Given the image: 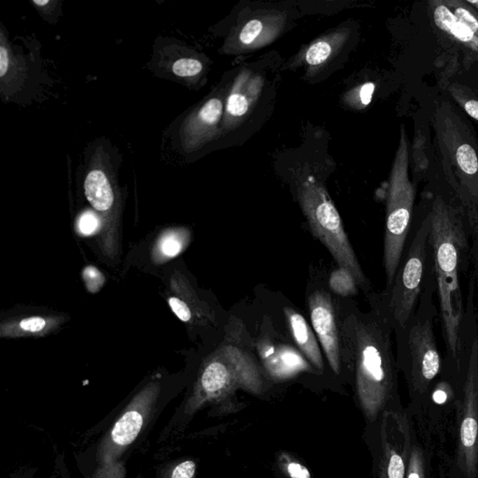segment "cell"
<instances>
[{
	"label": "cell",
	"instance_id": "1f68e13d",
	"mask_svg": "<svg viewBox=\"0 0 478 478\" xmlns=\"http://www.w3.org/2000/svg\"><path fill=\"white\" fill-rule=\"evenodd\" d=\"M449 383L441 382L435 388L433 391L432 399L433 403L436 405L446 404L447 399H449Z\"/></svg>",
	"mask_w": 478,
	"mask_h": 478
},
{
	"label": "cell",
	"instance_id": "484cf974",
	"mask_svg": "<svg viewBox=\"0 0 478 478\" xmlns=\"http://www.w3.org/2000/svg\"><path fill=\"white\" fill-rule=\"evenodd\" d=\"M203 68L204 66L199 60L194 58H182L174 63L172 71L178 77L187 78L197 76L201 73Z\"/></svg>",
	"mask_w": 478,
	"mask_h": 478
},
{
	"label": "cell",
	"instance_id": "4fadbf2b",
	"mask_svg": "<svg viewBox=\"0 0 478 478\" xmlns=\"http://www.w3.org/2000/svg\"><path fill=\"white\" fill-rule=\"evenodd\" d=\"M265 80L249 68L241 69L233 80L224 105L222 133L233 131L240 126L256 106Z\"/></svg>",
	"mask_w": 478,
	"mask_h": 478
},
{
	"label": "cell",
	"instance_id": "277c9868",
	"mask_svg": "<svg viewBox=\"0 0 478 478\" xmlns=\"http://www.w3.org/2000/svg\"><path fill=\"white\" fill-rule=\"evenodd\" d=\"M435 293L437 286L433 266L412 316L405 327L394 331L397 365L414 397L425 396L443 373L444 361L435 335V319L439 317L433 301Z\"/></svg>",
	"mask_w": 478,
	"mask_h": 478
},
{
	"label": "cell",
	"instance_id": "ac0fdd59",
	"mask_svg": "<svg viewBox=\"0 0 478 478\" xmlns=\"http://www.w3.org/2000/svg\"><path fill=\"white\" fill-rule=\"evenodd\" d=\"M60 315H33L5 319L0 324V338H40L54 333L66 321Z\"/></svg>",
	"mask_w": 478,
	"mask_h": 478
},
{
	"label": "cell",
	"instance_id": "30bf717a",
	"mask_svg": "<svg viewBox=\"0 0 478 478\" xmlns=\"http://www.w3.org/2000/svg\"><path fill=\"white\" fill-rule=\"evenodd\" d=\"M308 310L314 332L336 375L343 369L340 338V302L324 289H316L307 297Z\"/></svg>",
	"mask_w": 478,
	"mask_h": 478
},
{
	"label": "cell",
	"instance_id": "3957f363",
	"mask_svg": "<svg viewBox=\"0 0 478 478\" xmlns=\"http://www.w3.org/2000/svg\"><path fill=\"white\" fill-rule=\"evenodd\" d=\"M435 130L447 190L463 205L472 229V270L478 285V144L463 117L451 104L435 110Z\"/></svg>",
	"mask_w": 478,
	"mask_h": 478
},
{
	"label": "cell",
	"instance_id": "9a60e30c",
	"mask_svg": "<svg viewBox=\"0 0 478 478\" xmlns=\"http://www.w3.org/2000/svg\"><path fill=\"white\" fill-rule=\"evenodd\" d=\"M224 105L222 96H213L189 117L182 129L185 149L199 148L218 134L219 127L222 126Z\"/></svg>",
	"mask_w": 478,
	"mask_h": 478
},
{
	"label": "cell",
	"instance_id": "8992f818",
	"mask_svg": "<svg viewBox=\"0 0 478 478\" xmlns=\"http://www.w3.org/2000/svg\"><path fill=\"white\" fill-rule=\"evenodd\" d=\"M410 147L405 129L401 127L400 143L391 168L386 203L383 266L386 287L390 288L401 263L412 228L416 188L408 176Z\"/></svg>",
	"mask_w": 478,
	"mask_h": 478
},
{
	"label": "cell",
	"instance_id": "ba28073f",
	"mask_svg": "<svg viewBox=\"0 0 478 478\" xmlns=\"http://www.w3.org/2000/svg\"><path fill=\"white\" fill-rule=\"evenodd\" d=\"M265 388V375L254 356L236 342L222 344L203 363L197 382L201 400L222 398L243 390L260 394Z\"/></svg>",
	"mask_w": 478,
	"mask_h": 478
},
{
	"label": "cell",
	"instance_id": "8fae6325",
	"mask_svg": "<svg viewBox=\"0 0 478 478\" xmlns=\"http://www.w3.org/2000/svg\"><path fill=\"white\" fill-rule=\"evenodd\" d=\"M398 414L386 411L382 425L379 478H405L411 443L410 429Z\"/></svg>",
	"mask_w": 478,
	"mask_h": 478
},
{
	"label": "cell",
	"instance_id": "7402d4cb",
	"mask_svg": "<svg viewBox=\"0 0 478 478\" xmlns=\"http://www.w3.org/2000/svg\"><path fill=\"white\" fill-rule=\"evenodd\" d=\"M143 424V418L136 410L129 411L114 425L111 437L118 446H127L137 438Z\"/></svg>",
	"mask_w": 478,
	"mask_h": 478
},
{
	"label": "cell",
	"instance_id": "9c48e42d",
	"mask_svg": "<svg viewBox=\"0 0 478 478\" xmlns=\"http://www.w3.org/2000/svg\"><path fill=\"white\" fill-rule=\"evenodd\" d=\"M478 465V321L472 329L463 379V419L458 467L464 478H475Z\"/></svg>",
	"mask_w": 478,
	"mask_h": 478
},
{
	"label": "cell",
	"instance_id": "2e32d148",
	"mask_svg": "<svg viewBox=\"0 0 478 478\" xmlns=\"http://www.w3.org/2000/svg\"><path fill=\"white\" fill-rule=\"evenodd\" d=\"M349 33V29H339L317 38L297 55L293 66H304L313 76L343 49Z\"/></svg>",
	"mask_w": 478,
	"mask_h": 478
},
{
	"label": "cell",
	"instance_id": "d4e9b609",
	"mask_svg": "<svg viewBox=\"0 0 478 478\" xmlns=\"http://www.w3.org/2000/svg\"><path fill=\"white\" fill-rule=\"evenodd\" d=\"M405 478H427L424 454L418 446L411 447Z\"/></svg>",
	"mask_w": 478,
	"mask_h": 478
},
{
	"label": "cell",
	"instance_id": "cb8c5ba5",
	"mask_svg": "<svg viewBox=\"0 0 478 478\" xmlns=\"http://www.w3.org/2000/svg\"><path fill=\"white\" fill-rule=\"evenodd\" d=\"M375 89H376V85L373 82H365L352 89L345 94L343 97L345 104L354 110H363L370 104Z\"/></svg>",
	"mask_w": 478,
	"mask_h": 478
},
{
	"label": "cell",
	"instance_id": "ffe728a7",
	"mask_svg": "<svg viewBox=\"0 0 478 478\" xmlns=\"http://www.w3.org/2000/svg\"><path fill=\"white\" fill-rule=\"evenodd\" d=\"M187 229H169L158 238L152 249V258L155 263H163L178 256L190 242Z\"/></svg>",
	"mask_w": 478,
	"mask_h": 478
},
{
	"label": "cell",
	"instance_id": "836d02e7",
	"mask_svg": "<svg viewBox=\"0 0 478 478\" xmlns=\"http://www.w3.org/2000/svg\"><path fill=\"white\" fill-rule=\"evenodd\" d=\"M464 110L472 118L478 121V101L477 100H469L463 105Z\"/></svg>",
	"mask_w": 478,
	"mask_h": 478
},
{
	"label": "cell",
	"instance_id": "f1b7e54d",
	"mask_svg": "<svg viewBox=\"0 0 478 478\" xmlns=\"http://www.w3.org/2000/svg\"><path fill=\"white\" fill-rule=\"evenodd\" d=\"M80 232L85 236H92L94 233H100L102 227V222L96 215L92 212H85L80 216L79 224H78Z\"/></svg>",
	"mask_w": 478,
	"mask_h": 478
},
{
	"label": "cell",
	"instance_id": "7c38bea8",
	"mask_svg": "<svg viewBox=\"0 0 478 478\" xmlns=\"http://www.w3.org/2000/svg\"><path fill=\"white\" fill-rule=\"evenodd\" d=\"M286 21L287 16L283 13H258L233 30L224 44V52L229 55L247 54L269 45L282 34Z\"/></svg>",
	"mask_w": 478,
	"mask_h": 478
},
{
	"label": "cell",
	"instance_id": "d6a6232c",
	"mask_svg": "<svg viewBox=\"0 0 478 478\" xmlns=\"http://www.w3.org/2000/svg\"><path fill=\"white\" fill-rule=\"evenodd\" d=\"M9 52L6 47L2 44L0 47V77L4 78L6 76L8 71H9Z\"/></svg>",
	"mask_w": 478,
	"mask_h": 478
},
{
	"label": "cell",
	"instance_id": "5b68a950",
	"mask_svg": "<svg viewBox=\"0 0 478 478\" xmlns=\"http://www.w3.org/2000/svg\"><path fill=\"white\" fill-rule=\"evenodd\" d=\"M430 217L426 197L414 215L412 228L404 255L390 288L382 294H371L393 325L401 329L412 316L433 266L430 243Z\"/></svg>",
	"mask_w": 478,
	"mask_h": 478
},
{
	"label": "cell",
	"instance_id": "4dcf8cb0",
	"mask_svg": "<svg viewBox=\"0 0 478 478\" xmlns=\"http://www.w3.org/2000/svg\"><path fill=\"white\" fill-rule=\"evenodd\" d=\"M196 472V463L194 461H184L179 464L172 472V478H193Z\"/></svg>",
	"mask_w": 478,
	"mask_h": 478
},
{
	"label": "cell",
	"instance_id": "4316f807",
	"mask_svg": "<svg viewBox=\"0 0 478 478\" xmlns=\"http://www.w3.org/2000/svg\"><path fill=\"white\" fill-rule=\"evenodd\" d=\"M447 6L453 8V13L458 20L463 23L464 26L468 27L474 34L477 35L478 33V20L477 17L465 7L458 5L456 2H447Z\"/></svg>",
	"mask_w": 478,
	"mask_h": 478
},
{
	"label": "cell",
	"instance_id": "44dd1931",
	"mask_svg": "<svg viewBox=\"0 0 478 478\" xmlns=\"http://www.w3.org/2000/svg\"><path fill=\"white\" fill-rule=\"evenodd\" d=\"M435 23L442 31L453 36L464 43L478 44V38L456 17L452 10L444 3H436L433 10Z\"/></svg>",
	"mask_w": 478,
	"mask_h": 478
},
{
	"label": "cell",
	"instance_id": "6da1fadb",
	"mask_svg": "<svg viewBox=\"0 0 478 478\" xmlns=\"http://www.w3.org/2000/svg\"><path fill=\"white\" fill-rule=\"evenodd\" d=\"M430 243L439 300V319L446 346L444 368L460 377L466 370L477 314L466 312L461 277L472 270V229L463 205L449 190L426 196Z\"/></svg>",
	"mask_w": 478,
	"mask_h": 478
},
{
	"label": "cell",
	"instance_id": "7a4b0ae2",
	"mask_svg": "<svg viewBox=\"0 0 478 478\" xmlns=\"http://www.w3.org/2000/svg\"><path fill=\"white\" fill-rule=\"evenodd\" d=\"M371 310L340 305L342 365L349 366L363 412L370 421L396 399L398 387L393 325L371 296Z\"/></svg>",
	"mask_w": 478,
	"mask_h": 478
},
{
	"label": "cell",
	"instance_id": "5bb4252c",
	"mask_svg": "<svg viewBox=\"0 0 478 478\" xmlns=\"http://www.w3.org/2000/svg\"><path fill=\"white\" fill-rule=\"evenodd\" d=\"M168 303L178 319L191 326H208L215 322L212 310L199 299L180 272L171 277Z\"/></svg>",
	"mask_w": 478,
	"mask_h": 478
},
{
	"label": "cell",
	"instance_id": "603a6c76",
	"mask_svg": "<svg viewBox=\"0 0 478 478\" xmlns=\"http://www.w3.org/2000/svg\"><path fill=\"white\" fill-rule=\"evenodd\" d=\"M329 289L335 296L349 298L358 294V285L349 269L338 266L329 277Z\"/></svg>",
	"mask_w": 478,
	"mask_h": 478
},
{
	"label": "cell",
	"instance_id": "d6986e66",
	"mask_svg": "<svg viewBox=\"0 0 478 478\" xmlns=\"http://www.w3.org/2000/svg\"><path fill=\"white\" fill-rule=\"evenodd\" d=\"M284 313L289 330L300 352L317 370L324 371V358L313 328L307 324L304 316L293 308L285 307Z\"/></svg>",
	"mask_w": 478,
	"mask_h": 478
},
{
	"label": "cell",
	"instance_id": "f546056e",
	"mask_svg": "<svg viewBox=\"0 0 478 478\" xmlns=\"http://www.w3.org/2000/svg\"><path fill=\"white\" fill-rule=\"evenodd\" d=\"M83 280L87 287L88 291L91 293H96L101 289L105 282V277L101 274V272L97 270L94 266H87L83 270Z\"/></svg>",
	"mask_w": 478,
	"mask_h": 478
},
{
	"label": "cell",
	"instance_id": "83f0119b",
	"mask_svg": "<svg viewBox=\"0 0 478 478\" xmlns=\"http://www.w3.org/2000/svg\"><path fill=\"white\" fill-rule=\"evenodd\" d=\"M280 464H282L283 471L290 478H311L310 472L307 467L298 461L291 460L288 456H282Z\"/></svg>",
	"mask_w": 478,
	"mask_h": 478
},
{
	"label": "cell",
	"instance_id": "52a82bcc",
	"mask_svg": "<svg viewBox=\"0 0 478 478\" xmlns=\"http://www.w3.org/2000/svg\"><path fill=\"white\" fill-rule=\"evenodd\" d=\"M297 199L312 235L326 247L338 266L352 272L358 288L370 296L371 283L361 268L341 217L324 186L308 177L297 188Z\"/></svg>",
	"mask_w": 478,
	"mask_h": 478
},
{
	"label": "cell",
	"instance_id": "e0dca14e",
	"mask_svg": "<svg viewBox=\"0 0 478 478\" xmlns=\"http://www.w3.org/2000/svg\"><path fill=\"white\" fill-rule=\"evenodd\" d=\"M258 350L266 372L275 379H287L310 368L307 358L293 347L277 346L265 339L258 345Z\"/></svg>",
	"mask_w": 478,
	"mask_h": 478
}]
</instances>
